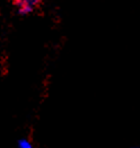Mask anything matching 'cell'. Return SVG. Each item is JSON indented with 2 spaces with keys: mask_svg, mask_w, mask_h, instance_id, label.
Here are the masks:
<instances>
[{
  "mask_svg": "<svg viewBox=\"0 0 140 148\" xmlns=\"http://www.w3.org/2000/svg\"><path fill=\"white\" fill-rule=\"evenodd\" d=\"M41 1L42 0H13L14 5L18 8V12L22 15L32 12L36 7H38Z\"/></svg>",
  "mask_w": 140,
  "mask_h": 148,
  "instance_id": "obj_1",
  "label": "cell"
},
{
  "mask_svg": "<svg viewBox=\"0 0 140 148\" xmlns=\"http://www.w3.org/2000/svg\"><path fill=\"white\" fill-rule=\"evenodd\" d=\"M19 148H33L32 145L27 140H20L19 141Z\"/></svg>",
  "mask_w": 140,
  "mask_h": 148,
  "instance_id": "obj_2",
  "label": "cell"
}]
</instances>
